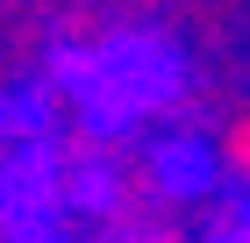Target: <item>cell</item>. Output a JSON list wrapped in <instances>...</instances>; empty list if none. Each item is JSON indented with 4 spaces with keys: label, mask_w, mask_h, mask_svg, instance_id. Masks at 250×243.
Here are the masks:
<instances>
[{
    "label": "cell",
    "mask_w": 250,
    "mask_h": 243,
    "mask_svg": "<svg viewBox=\"0 0 250 243\" xmlns=\"http://www.w3.org/2000/svg\"><path fill=\"white\" fill-rule=\"evenodd\" d=\"M214 172H222L229 186H243V193H250V108H243V114H229V122L214 129Z\"/></svg>",
    "instance_id": "obj_1"
}]
</instances>
